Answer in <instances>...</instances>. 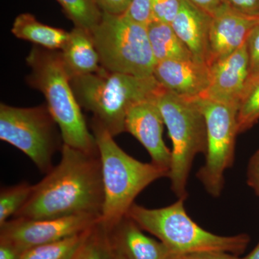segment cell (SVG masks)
<instances>
[{
    "instance_id": "cell-8",
    "label": "cell",
    "mask_w": 259,
    "mask_h": 259,
    "mask_svg": "<svg viewBox=\"0 0 259 259\" xmlns=\"http://www.w3.org/2000/svg\"><path fill=\"white\" fill-rule=\"evenodd\" d=\"M58 128L47 105H0V139L25 153L45 175L52 169L53 157L64 145Z\"/></svg>"
},
{
    "instance_id": "cell-26",
    "label": "cell",
    "mask_w": 259,
    "mask_h": 259,
    "mask_svg": "<svg viewBox=\"0 0 259 259\" xmlns=\"http://www.w3.org/2000/svg\"><path fill=\"white\" fill-rule=\"evenodd\" d=\"M182 0H153V21L171 24L180 9Z\"/></svg>"
},
{
    "instance_id": "cell-17",
    "label": "cell",
    "mask_w": 259,
    "mask_h": 259,
    "mask_svg": "<svg viewBox=\"0 0 259 259\" xmlns=\"http://www.w3.org/2000/svg\"><path fill=\"white\" fill-rule=\"evenodd\" d=\"M61 54L70 78L98 72L102 69L100 57L89 30L75 27Z\"/></svg>"
},
{
    "instance_id": "cell-3",
    "label": "cell",
    "mask_w": 259,
    "mask_h": 259,
    "mask_svg": "<svg viewBox=\"0 0 259 259\" xmlns=\"http://www.w3.org/2000/svg\"><path fill=\"white\" fill-rule=\"evenodd\" d=\"M26 61L30 68L27 81L45 96L64 144L85 152L98 153L96 140L88 128L71 88V78L65 69L61 51L35 46Z\"/></svg>"
},
{
    "instance_id": "cell-32",
    "label": "cell",
    "mask_w": 259,
    "mask_h": 259,
    "mask_svg": "<svg viewBox=\"0 0 259 259\" xmlns=\"http://www.w3.org/2000/svg\"><path fill=\"white\" fill-rule=\"evenodd\" d=\"M23 253L13 243L0 240V259H20Z\"/></svg>"
},
{
    "instance_id": "cell-20",
    "label": "cell",
    "mask_w": 259,
    "mask_h": 259,
    "mask_svg": "<svg viewBox=\"0 0 259 259\" xmlns=\"http://www.w3.org/2000/svg\"><path fill=\"white\" fill-rule=\"evenodd\" d=\"M91 228L61 241L30 248L20 259H73Z\"/></svg>"
},
{
    "instance_id": "cell-13",
    "label": "cell",
    "mask_w": 259,
    "mask_h": 259,
    "mask_svg": "<svg viewBox=\"0 0 259 259\" xmlns=\"http://www.w3.org/2000/svg\"><path fill=\"white\" fill-rule=\"evenodd\" d=\"M163 124L156 99H153L131 107L126 117L125 131L144 146L153 163L169 172L171 151L163 140Z\"/></svg>"
},
{
    "instance_id": "cell-9",
    "label": "cell",
    "mask_w": 259,
    "mask_h": 259,
    "mask_svg": "<svg viewBox=\"0 0 259 259\" xmlns=\"http://www.w3.org/2000/svg\"><path fill=\"white\" fill-rule=\"evenodd\" d=\"M197 102L207 126V149L197 177L212 197H218L224 188L225 173L235 161L238 107L205 97H199Z\"/></svg>"
},
{
    "instance_id": "cell-10",
    "label": "cell",
    "mask_w": 259,
    "mask_h": 259,
    "mask_svg": "<svg viewBox=\"0 0 259 259\" xmlns=\"http://www.w3.org/2000/svg\"><path fill=\"white\" fill-rule=\"evenodd\" d=\"M100 221L94 214H78L50 219L13 218L0 226V240L10 242L23 252L88 231Z\"/></svg>"
},
{
    "instance_id": "cell-16",
    "label": "cell",
    "mask_w": 259,
    "mask_h": 259,
    "mask_svg": "<svg viewBox=\"0 0 259 259\" xmlns=\"http://www.w3.org/2000/svg\"><path fill=\"white\" fill-rule=\"evenodd\" d=\"M211 19V15L188 0H182L178 14L171 23L174 30L194 59L205 63Z\"/></svg>"
},
{
    "instance_id": "cell-28",
    "label": "cell",
    "mask_w": 259,
    "mask_h": 259,
    "mask_svg": "<svg viewBox=\"0 0 259 259\" xmlns=\"http://www.w3.org/2000/svg\"><path fill=\"white\" fill-rule=\"evenodd\" d=\"M102 13L122 15L128 9L132 0H94Z\"/></svg>"
},
{
    "instance_id": "cell-30",
    "label": "cell",
    "mask_w": 259,
    "mask_h": 259,
    "mask_svg": "<svg viewBox=\"0 0 259 259\" xmlns=\"http://www.w3.org/2000/svg\"><path fill=\"white\" fill-rule=\"evenodd\" d=\"M247 184L259 197V148L253 153L248 162Z\"/></svg>"
},
{
    "instance_id": "cell-12",
    "label": "cell",
    "mask_w": 259,
    "mask_h": 259,
    "mask_svg": "<svg viewBox=\"0 0 259 259\" xmlns=\"http://www.w3.org/2000/svg\"><path fill=\"white\" fill-rule=\"evenodd\" d=\"M209 68V86L202 97L239 107L249 81L246 42Z\"/></svg>"
},
{
    "instance_id": "cell-6",
    "label": "cell",
    "mask_w": 259,
    "mask_h": 259,
    "mask_svg": "<svg viewBox=\"0 0 259 259\" xmlns=\"http://www.w3.org/2000/svg\"><path fill=\"white\" fill-rule=\"evenodd\" d=\"M171 140V160L168 178L178 199L188 197L187 183L192 163L207 149V126L197 99L187 98L163 90L156 98Z\"/></svg>"
},
{
    "instance_id": "cell-31",
    "label": "cell",
    "mask_w": 259,
    "mask_h": 259,
    "mask_svg": "<svg viewBox=\"0 0 259 259\" xmlns=\"http://www.w3.org/2000/svg\"><path fill=\"white\" fill-rule=\"evenodd\" d=\"M173 259H240L238 255L223 251H205L177 255Z\"/></svg>"
},
{
    "instance_id": "cell-34",
    "label": "cell",
    "mask_w": 259,
    "mask_h": 259,
    "mask_svg": "<svg viewBox=\"0 0 259 259\" xmlns=\"http://www.w3.org/2000/svg\"><path fill=\"white\" fill-rule=\"evenodd\" d=\"M240 259H259V242L250 253Z\"/></svg>"
},
{
    "instance_id": "cell-29",
    "label": "cell",
    "mask_w": 259,
    "mask_h": 259,
    "mask_svg": "<svg viewBox=\"0 0 259 259\" xmlns=\"http://www.w3.org/2000/svg\"><path fill=\"white\" fill-rule=\"evenodd\" d=\"M228 8L249 16H259V0H223Z\"/></svg>"
},
{
    "instance_id": "cell-18",
    "label": "cell",
    "mask_w": 259,
    "mask_h": 259,
    "mask_svg": "<svg viewBox=\"0 0 259 259\" xmlns=\"http://www.w3.org/2000/svg\"><path fill=\"white\" fill-rule=\"evenodd\" d=\"M11 31L18 38L49 50L61 51L69 37V32L40 23L29 13L16 17Z\"/></svg>"
},
{
    "instance_id": "cell-21",
    "label": "cell",
    "mask_w": 259,
    "mask_h": 259,
    "mask_svg": "<svg viewBox=\"0 0 259 259\" xmlns=\"http://www.w3.org/2000/svg\"><path fill=\"white\" fill-rule=\"evenodd\" d=\"M108 233L99 222L89 231L73 259H111Z\"/></svg>"
},
{
    "instance_id": "cell-7",
    "label": "cell",
    "mask_w": 259,
    "mask_h": 259,
    "mask_svg": "<svg viewBox=\"0 0 259 259\" xmlns=\"http://www.w3.org/2000/svg\"><path fill=\"white\" fill-rule=\"evenodd\" d=\"M90 33L102 68L139 77L153 76L156 60L147 26L125 15L102 13L100 23Z\"/></svg>"
},
{
    "instance_id": "cell-5",
    "label": "cell",
    "mask_w": 259,
    "mask_h": 259,
    "mask_svg": "<svg viewBox=\"0 0 259 259\" xmlns=\"http://www.w3.org/2000/svg\"><path fill=\"white\" fill-rule=\"evenodd\" d=\"M127 216L143 231L156 236L175 255L205 251L239 255L249 244L250 237L245 233L223 236L204 230L188 215L182 199L161 208H146L134 203Z\"/></svg>"
},
{
    "instance_id": "cell-24",
    "label": "cell",
    "mask_w": 259,
    "mask_h": 259,
    "mask_svg": "<svg viewBox=\"0 0 259 259\" xmlns=\"http://www.w3.org/2000/svg\"><path fill=\"white\" fill-rule=\"evenodd\" d=\"M259 120V76L249 83L240 102L238 131L245 132Z\"/></svg>"
},
{
    "instance_id": "cell-1",
    "label": "cell",
    "mask_w": 259,
    "mask_h": 259,
    "mask_svg": "<svg viewBox=\"0 0 259 259\" xmlns=\"http://www.w3.org/2000/svg\"><path fill=\"white\" fill-rule=\"evenodd\" d=\"M61 152L59 163L34 185L30 198L13 218H101L104 189L99 151L85 152L64 144Z\"/></svg>"
},
{
    "instance_id": "cell-4",
    "label": "cell",
    "mask_w": 259,
    "mask_h": 259,
    "mask_svg": "<svg viewBox=\"0 0 259 259\" xmlns=\"http://www.w3.org/2000/svg\"><path fill=\"white\" fill-rule=\"evenodd\" d=\"M70 81L81 108L92 112L93 118L113 137L125 132V119L131 107L157 98L164 90L153 76L139 77L102 67L98 72L71 78Z\"/></svg>"
},
{
    "instance_id": "cell-22",
    "label": "cell",
    "mask_w": 259,
    "mask_h": 259,
    "mask_svg": "<svg viewBox=\"0 0 259 259\" xmlns=\"http://www.w3.org/2000/svg\"><path fill=\"white\" fill-rule=\"evenodd\" d=\"M65 13L79 27L91 31L100 23L102 12L94 0H57Z\"/></svg>"
},
{
    "instance_id": "cell-23",
    "label": "cell",
    "mask_w": 259,
    "mask_h": 259,
    "mask_svg": "<svg viewBox=\"0 0 259 259\" xmlns=\"http://www.w3.org/2000/svg\"><path fill=\"white\" fill-rule=\"evenodd\" d=\"M34 185L27 182L10 187H3L0 191V226L10 218L14 217L30 198Z\"/></svg>"
},
{
    "instance_id": "cell-33",
    "label": "cell",
    "mask_w": 259,
    "mask_h": 259,
    "mask_svg": "<svg viewBox=\"0 0 259 259\" xmlns=\"http://www.w3.org/2000/svg\"><path fill=\"white\" fill-rule=\"evenodd\" d=\"M188 1L211 16L223 5V0H188Z\"/></svg>"
},
{
    "instance_id": "cell-35",
    "label": "cell",
    "mask_w": 259,
    "mask_h": 259,
    "mask_svg": "<svg viewBox=\"0 0 259 259\" xmlns=\"http://www.w3.org/2000/svg\"><path fill=\"white\" fill-rule=\"evenodd\" d=\"M111 259H127L117 250L112 249V258Z\"/></svg>"
},
{
    "instance_id": "cell-27",
    "label": "cell",
    "mask_w": 259,
    "mask_h": 259,
    "mask_svg": "<svg viewBox=\"0 0 259 259\" xmlns=\"http://www.w3.org/2000/svg\"><path fill=\"white\" fill-rule=\"evenodd\" d=\"M246 46L249 59L250 75L248 86L252 81L259 76V23L250 32L249 36L247 39Z\"/></svg>"
},
{
    "instance_id": "cell-14",
    "label": "cell",
    "mask_w": 259,
    "mask_h": 259,
    "mask_svg": "<svg viewBox=\"0 0 259 259\" xmlns=\"http://www.w3.org/2000/svg\"><path fill=\"white\" fill-rule=\"evenodd\" d=\"M153 76L165 90L187 98L204 96L209 86V68L195 59L158 61Z\"/></svg>"
},
{
    "instance_id": "cell-19",
    "label": "cell",
    "mask_w": 259,
    "mask_h": 259,
    "mask_svg": "<svg viewBox=\"0 0 259 259\" xmlns=\"http://www.w3.org/2000/svg\"><path fill=\"white\" fill-rule=\"evenodd\" d=\"M147 30L156 63L194 59L188 48L177 35L171 24L153 20L148 25Z\"/></svg>"
},
{
    "instance_id": "cell-25",
    "label": "cell",
    "mask_w": 259,
    "mask_h": 259,
    "mask_svg": "<svg viewBox=\"0 0 259 259\" xmlns=\"http://www.w3.org/2000/svg\"><path fill=\"white\" fill-rule=\"evenodd\" d=\"M153 0H132L125 13L136 23L148 26L153 21Z\"/></svg>"
},
{
    "instance_id": "cell-2",
    "label": "cell",
    "mask_w": 259,
    "mask_h": 259,
    "mask_svg": "<svg viewBox=\"0 0 259 259\" xmlns=\"http://www.w3.org/2000/svg\"><path fill=\"white\" fill-rule=\"evenodd\" d=\"M91 128L100 155L103 182L100 223L109 231L127 215L140 193L155 181L168 177V171L152 162L144 163L130 156L94 118Z\"/></svg>"
},
{
    "instance_id": "cell-15",
    "label": "cell",
    "mask_w": 259,
    "mask_h": 259,
    "mask_svg": "<svg viewBox=\"0 0 259 259\" xmlns=\"http://www.w3.org/2000/svg\"><path fill=\"white\" fill-rule=\"evenodd\" d=\"M107 231L112 249L127 259H173L175 256L166 245L145 234L127 215Z\"/></svg>"
},
{
    "instance_id": "cell-11",
    "label": "cell",
    "mask_w": 259,
    "mask_h": 259,
    "mask_svg": "<svg viewBox=\"0 0 259 259\" xmlns=\"http://www.w3.org/2000/svg\"><path fill=\"white\" fill-rule=\"evenodd\" d=\"M258 23L259 16L242 14L223 4L211 19L206 64L209 66L244 45Z\"/></svg>"
}]
</instances>
